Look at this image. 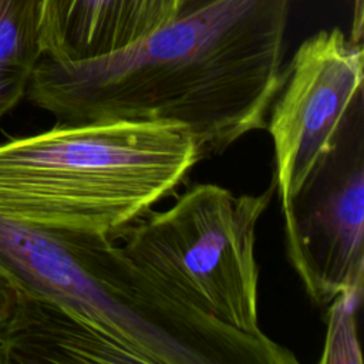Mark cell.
<instances>
[{"instance_id":"obj_1","label":"cell","mask_w":364,"mask_h":364,"mask_svg":"<svg viewBox=\"0 0 364 364\" xmlns=\"http://www.w3.org/2000/svg\"><path fill=\"white\" fill-rule=\"evenodd\" d=\"M290 0H181L175 17L107 57H41L26 97L58 122L172 121L205 159L264 129L282 84Z\"/></svg>"},{"instance_id":"obj_2","label":"cell","mask_w":364,"mask_h":364,"mask_svg":"<svg viewBox=\"0 0 364 364\" xmlns=\"http://www.w3.org/2000/svg\"><path fill=\"white\" fill-rule=\"evenodd\" d=\"M205 159L172 121L58 122L0 144V218L115 237Z\"/></svg>"},{"instance_id":"obj_3","label":"cell","mask_w":364,"mask_h":364,"mask_svg":"<svg viewBox=\"0 0 364 364\" xmlns=\"http://www.w3.org/2000/svg\"><path fill=\"white\" fill-rule=\"evenodd\" d=\"M276 182L259 195L189 186L166 210L149 209L114 239L124 256L193 313L259 341L256 226Z\"/></svg>"},{"instance_id":"obj_4","label":"cell","mask_w":364,"mask_h":364,"mask_svg":"<svg viewBox=\"0 0 364 364\" xmlns=\"http://www.w3.org/2000/svg\"><path fill=\"white\" fill-rule=\"evenodd\" d=\"M282 212L287 259L317 307L363 290L364 104Z\"/></svg>"},{"instance_id":"obj_5","label":"cell","mask_w":364,"mask_h":364,"mask_svg":"<svg viewBox=\"0 0 364 364\" xmlns=\"http://www.w3.org/2000/svg\"><path fill=\"white\" fill-rule=\"evenodd\" d=\"M363 80V48L338 28L303 41L283 68L266 121L282 208L333 148L348 117L364 104Z\"/></svg>"},{"instance_id":"obj_6","label":"cell","mask_w":364,"mask_h":364,"mask_svg":"<svg viewBox=\"0 0 364 364\" xmlns=\"http://www.w3.org/2000/svg\"><path fill=\"white\" fill-rule=\"evenodd\" d=\"M181 0H43V55L81 63L119 53L168 24Z\"/></svg>"},{"instance_id":"obj_7","label":"cell","mask_w":364,"mask_h":364,"mask_svg":"<svg viewBox=\"0 0 364 364\" xmlns=\"http://www.w3.org/2000/svg\"><path fill=\"white\" fill-rule=\"evenodd\" d=\"M41 1L0 0V119L26 97L43 57Z\"/></svg>"},{"instance_id":"obj_8","label":"cell","mask_w":364,"mask_h":364,"mask_svg":"<svg viewBox=\"0 0 364 364\" xmlns=\"http://www.w3.org/2000/svg\"><path fill=\"white\" fill-rule=\"evenodd\" d=\"M363 290H354L337 297L326 310L328 313V333L321 363L337 361L340 353H347L348 361H353L350 353L360 355L355 341V310L358 307Z\"/></svg>"},{"instance_id":"obj_9","label":"cell","mask_w":364,"mask_h":364,"mask_svg":"<svg viewBox=\"0 0 364 364\" xmlns=\"http://www.w3.org/2000/svg\"><path fill=\"white\" fill-rule=\"evenodd\" d=\"M16 297H17V291L14 286L0 272V327L9 317L14 306Z\"/></svg>"}]
</instances>
